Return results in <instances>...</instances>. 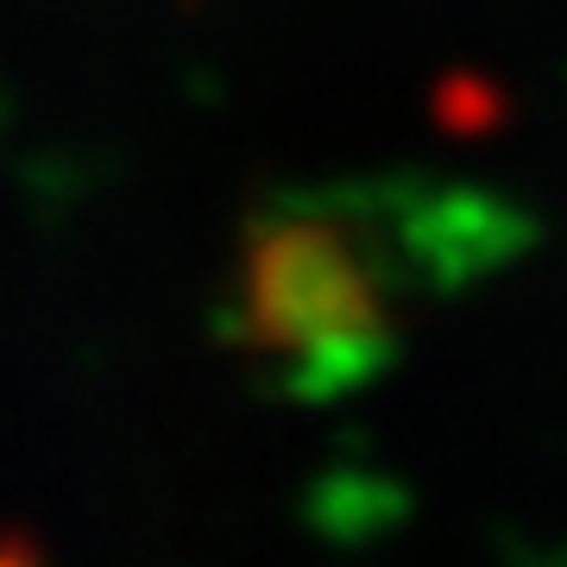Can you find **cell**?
I'll use <instances>...</instances> for the list:
<instances>
[{"mask_svg": "<svg viewBox=\"0 0 567 567\" xmlns=\"http://www.w3.org/2000/svg\"><path fill=\"white\" fill-rule=\"evenodd\" d=\"M240 328L252 353L297 385H347L391 347L379 265L341 215H278L246 234Z\"/></svg>", "mask_w": 567, "mask_h": 567, "instance_id": "1", "label": "cell"}]
</instances>
